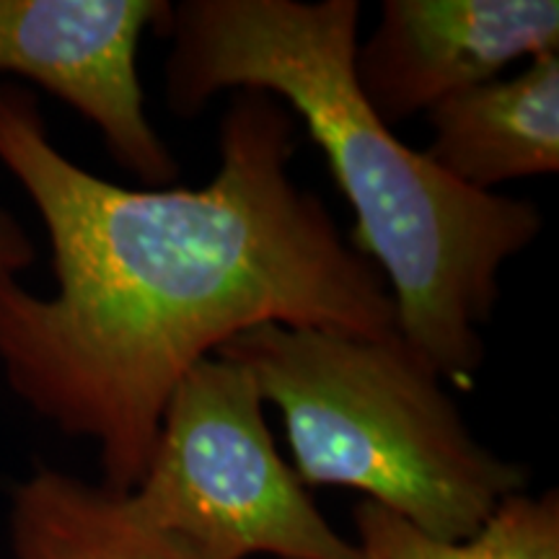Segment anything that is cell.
I'll list each match as a JSON object with an SVG mask.
<instances>
[{
  "mask_svg": "<svg viewBox=\"0 0 559 559\" xmlns=\"http://www.w3.org/2000/svg\"><path fill=\"white\" fill-rule=\"evenodd\" d=\"M559 50L557 0H386L355 50V81L394 128L500 79L519 60Z\"/></svg>",
  "mask_w": 559,
  "mask_h": 559,
  "instance_id": "6",
  "label": "cell"
},
{
  "mask_svg": "<svg viewBox=\"0 0 559 559\" xmlns=\"http://www.w3.org/2000/svg\"><path fill=\"white\" fill-rule=\"evenodd\" d=\"M130 498L194 559H358L280 456L251 376L218 355L171 391Z\"/></svg>",
  "mask_w": 559,
  "mask_h": 559,
  "instance_id": "4",
  "label": "cell"
},
{
  "mask_svg": "<svg viewBox=\"0 0 559 559\" xmlns=\"http://www.w3.org/2000/svg\"><path fill=\"white\" fill-rule=\"evenodd\" d=\"M34 260L37 247L9 210L0 207V277H16L19 272L32 267Z\"/></svg>",
  "mask_w": 559,
  "mask_h": 559,
  "instance_id": "10",
  "label": "cell"
},
{
  "mask_svg": "<svg viewBox=\"0 0 559 559\" xmlns=\"http://www.w3.org/2000/svg\"><path fill=\"white\" fill-rule=\"evenodd\" d=\"M13 559H194L140 515L130 492L39 466L11 489Z\"/></svg>",
  "mask_w": 559,
  "mask_h": 559,
  "instance_id": "8",
  "label": "cell"
},
{
  "mask_svg": "<svg viewBox=\"0 0 559 559\" xmlns=\"http://www.w3.org/2000/svg\"><path fill=\"white\" fill-rule=\"evenodd\" d=\"M358 559H559V492H519L502 500L469 539L445 542L379 502L353 510Z\"/></svg>",
  "mask_w": 559,
  "mask_h": 559,
  "instance_id": "9",
  "label": "cell"
},
{
  "mask_svg": "<svg viewBox=\"0 0 559 559\" xmlns=\"http://www.w3.org/2000/svg\"><path fill=\"white\" fill-rule=\"evenodd\" d=\"M358 0H181L164 34L166 102L194 117L223 91L285 104L355 213L353 247L386 280L396 332L445 383L472 389L500 270L542 234L539 207L459 185L404 145L355 81Z\"/></svg>",
  "mask_w": 559,
  "mask_h": 559,
  "instance_id": "2",
  "label": "cell"
},
{
  "mask_svg": "<svg viewBox=\"0 0 559 559\" xmlns=\"http://www.w3.org/2000/svg\"><path fill=\"white\" fill-rule=\"evenodd\" d=\"M425 151L459 185L477 192L559 171V52L521 73L461 91L428 111Z\"/></svg>",
  "mask_w": 559,
  "mask_h": 559,
  "instance_id": "7",
  "label": "cell"
},
{
  "mask_svg": "<svg viewBox=\"0 0 559 559\" xmlns=\"http://www.w3.org/2000/svg\"><path fill=\"white\" fill-rule=\"evenodd\" d=\"M293 153L288 107L236 91L205 187L132 190L70 160L37 96L0 83V164L37 207L58 280L37 296L0 277V368L26 407L99 445L104 487H138L171 391L239 334H396L386 280L293 181Z\"/></svg>",
  "mask_w": 559,
  "mask_h": 559,
  "instance_id": "1",
  "label": "cell"
},
{
  "mask_svg": "<svg viewBox=\"0 0 559 559\" xmlns=\"http://www.w3.org/2000/svg\"><path fill=\"white\" fill-rule=\"evenodd\" d=\"M215 355L280 409L306 487L355 489L445 542L469 539L502 500L526 492L528 472L472 436L438 370L400 332L264 324Z\"/></svg>",
  "mask_w": 559,
  "mask_h": 559,
  "instance_id": "3",
  "label": "cell"
},
{
  "mask_svg": "<svg viewBox=\"0 0 559 559\" xmlns=\"http://www.w3.org/2000/svg\"><path fill=\"white\" fill-rule=\"evenodd\" d=\"M169 0H0V73L21 75L99 130L109 156L148 187L179 164L145 111L138 52L166 29Z\"/></svg>",
  "mask_w": 559,
  "mask_h": 559,
  "instance_id": "5",
  "label": "cell"
}]
</instances>
